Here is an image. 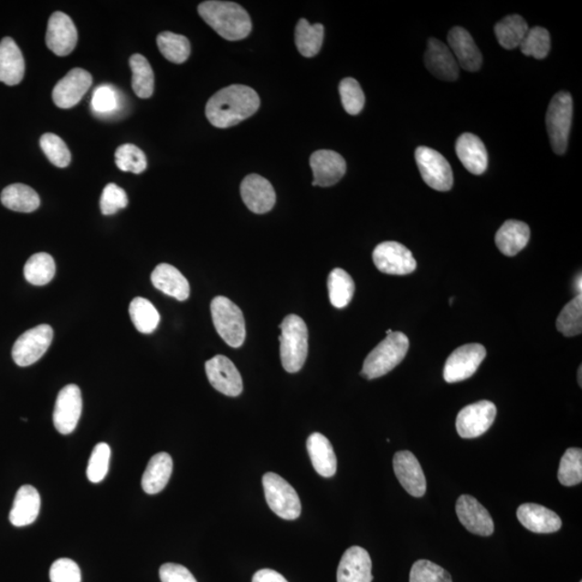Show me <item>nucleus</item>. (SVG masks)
I'll return each instance as SVG.
<instances>
[{"mask_svg": "<svg viewBox=\"0 0 582 582\" xmlns=\"http://www.w3.org/2000/svg\"><path fill=\"white\" fill-rule=\"evenodd\" d=\"M130 316L135 328L142 333H153L161 320L159 312L149 300L137 297L130 304Z\"/></svg>", "mask_w": 582, "mask_h": 582, "instance_id": "e433bc0d", "label": "nucleus"}, {"mask_svg": "<svg viewBox=\"0 0 582 582\" xmlns=\"http://www.w3.org/2000/svg\"><path fill=\"white\" fill-rule=\"evenodd\" d=\"M517 517L525 529L537 534L559 531L562 520L555 512L537 503H524L518 508Z\"/></svg>", "mask_w": 582, "mask_h": 582, "instance_id": "393cba45", "label": "nucleus"}, {"mask_svg": "<svg viewBox=\"0 0 582 582\" xmlns=\"http://www.w3.org/2000/svg\"><path fill=\"white\" fill-rule=\"evenodd\" d=\"M111 448L107 443L101 442L93 449L87 468V476L92 483L103 481L110 470Z\"/></svg>", "mask_w": 582, "mask_h": 582, "instance_id": "49530a36", "label": "nucleus"}, {"mask_svg": "<svg viewBox=\"0 0 582 582\" xmlns=\"http://www.w3.org/2000/svg\"><path fill=\"white\" fill-rule=\"evenodd\" d=\"M581 582V581H580Z\"/></svg>", "mask_w": 582, "mask_h": 582, "instance_id": "4d7b16f0", "label": "nucleus"}, {"mask_svg": "<svg viewBox=\"0 0 582 582\" xmlns=\"http://www.w3.org/2000/svg\"><path fill=\"white\" fill-rule=\"evenodd\" d=\"M312 464L318 475L332 478L337 472V456L332 443L320 433L312 434L307 441Z\"/></svg>", "mask_w": 582, "mask_h": 582, "instance_id": "c85d7f7f", "label": "nucleus"}, {"mask_svg": "<svg viewBox=\"0 0 582 582\" xmlns=\"http://www.w3.org/2000/svg\"><path fill=\"white\" fill-rule=\"evenodd\" d=\"M487 351L482 344H471L459 347L447 359L443 377L448 383L470 379L482 364Z\"/></svg>", "mask_w": 582, "mask_h": 582, "instance_id": "9b49d317", "label": "nucleus"}, {"mask_svg": "<svg viewBox=\"0 0 582 582\" xmlns=\"http://www.w3.org/2000/svg\"><path fill=\"white\" fill-rule=\"evenodd\" d=\"M372 562L368 551L354 545L344 552L339 564L338 582H372Z\"/></svg>", "mask_w": 582, "mask_h": 582, "instance_id": "5701e85b", "label": "nucleus"}, {"mask_svg": "<svg viewBox=\"0 0 582 582\" xmlns=\"http://www.w3.org/2000/svg\"><path fill=\"white\" fill-rule=\"evenodd\" d=\"M241 196L245 206L255 214H266L271 211L276 202L271 183L257 174H250L243 179Z\"/></svg>", "mask_w": 582, "mask_h": 582, "instance_id": "6ab92c4d", "label": "nucleus"}, {"mask_svg": "<svg viewBox=\"0 0 582 582\" xmlns=\"http://www.w3.org/2000/svg\"><path fill=\"white\" fill-rule=\"evenodd\" d=\"M92 86V76L82 69H74L57 83L53 89L54 104L62 110L73 108L82 100Z\"/></svg>", "mask_w": 582, "mask_h": 582, "instance_id": "2eb2a0df", "label": "nucleus"}, {"mask_svg": "<svg viewBox=\"0 0 582 582\" xmlns=\"http://www.w3.org/2000/svg\"><path fill=\"white\" fill-rule=\"evenodd\" d=\"M270 508L284 520H296L302 514V502L295 489L278 473L268 472L262 478Z\"/></svg>", "mask_w": 582, "mask_h": 582, "instance_id": "0eeeda50", "label": "nucleus"}, {"mask_svg": "<svg viewBox=\"0 0 582 582\" xmlns=\"http://www.w3.org/2000/svg\"><path fill=\"white\" fill-rule=\"evenodd\" d=\"M456 514L465 529L479 536H491L494 522L490 513L475 497L461 495L456 503Z\"/></svg>", "mask_w": 582, "mask_h": 582, "instance_id": "f3484780", "label": "nucleus"}, {"mask_svg": "<svg viewBox=\"0 0 582 582\" xmlns=\"http://www.w3.org/2000/svg\"><path fill=\"white\" fill-rule=\"evenodd\" d=\"M426 68L438 79L455 81L459 78L460 66L450 48L436 38L429 40L428 50L425 52Z\"/></svg>", "mask_w": 582, "mask_h": 582, "instance_id": "412c9836", "label": "nucleus"}, {"mask_svg": "<svg viewBox=\"0 0 582 582\" xmlns=\"http://www.w3.org/2000/svg\"><path fill=\"white\" fill-rule=\"evenodd\" d=\"M56 262L51 255L38 253L33 255L24 267V276L28 283L35 286L49 284L56 275Z\"/></svg>", "mask_w": 582, "mask_h": 582, "instance_id": "4c0bfd02", "label": "nucleus"}, {"mask_svg": "<svg viewBox=\"0 0 582 582\" xmlns=\"http://www.w3.org/2000/svg\"><path fill=\"white\" fill-rule=\"evenodd\" d=\"M323 34L325 28L323 24H310L305 19L300 20L295 34L298 51L305 58L315 57L322 49Z\"/></svg>", "mask_w": 582, "mask_h": 582, "instance_id": "72a5a7b5", "label": "nucleus"}, {"mask_svg": "<svg viewBox=\"0 0 582 582\" xmlns=\"http://www.w3.org/2000/svg\"><path fill=\"white\" fill-rule=\"evenodd\" d=\"M157 44L162 56L174 64H183L190 57L191 46L183 35L164 32L158 36Z\"/></svg>", "mask_w": 582, "mask_h": 582, "instance_id": "58836bf2", "label": "nucleus"}, {"mask_svg": "<svg viewBox=\"0 0 582 582\" xmlns=\"http://www.w3.org/2000/svg\"><path fill=\"white\" fill-rule=\"evenodd\" d=\"M450 50L461 69L477 71L482 66V54L465 28L456 26L448 34Z\"/></svg>", "mask_w": 582, "mask_h": 582, "instance_id": "4be33fe9", "label": "nucleus"}, {"mask_svg": "<svg viewBox=\"0 0 582 582\" xmlns=\"http://www.w3.org/2000/svg\"><path fill=\"white\" fill-rule=\"evenodd\" d=\"M456 154L461 164L473 175H481L488 169L489 155L487 148L478 136L464 133L456 141Z\"/></svg>", "mask_w": 582, "mask_h": 582, "instance_id": "b1692460", "label": "nucleus"}, {"mask_svg": "<svg viewBox=\"0 0 582 582\" xmlns=\"http://www.w3.org/2000/svg\"><path fill=\"white\" fill-rule=\"evenodd\" d=\"M576 291L578 292V295H581V274H579L578 280H576Z\"/></svg>", "mask_w": 582, "mask_h": 582, "instance_id": "5fc2aeb1", "label": "nucleus"}, {"mask_svg": "<svg viewBox=\"0 0 582 582\" xmlns=\"http://www.w3.org/2000/svg\"><path fill=\"white\" fill-rule=\"evenodd\" d=\"M339 91L342 105L347 113L356 116L364 110L365 94L357 80L354 78H345L340 82Z\"/></svg>", "mask_w": 582, "mask_h": 582, "instance_id": "a18cd8bd", "label": "nucleus"}, {"mask_svg": "<svg viewBox=\"0 0 582 582\" xmlns=\"http://www.w3.org/2000/svg\"><path fill=\"white\" fill-rule=\"evenodd\" d=\"M116 164L123 172L141 174L147 169V158L143 150L132 143H125L116 150Z\"/></svg>", "mask_w": 582, "mask_h": 582, "instance_id": "37998d69", "label": "nucleus"}, {"mask_svg": "<svg viewBox=\"0 0 582 582\" xmlns=\"http://www.w3.org/2000/svg\"><path fill=\"white\" fill-rule=\"evenodd\" d=\"M51 582H81V572L78 564L70 559H58L50 568Z\"/></svg>", "mask_w": 582, "mask_h": 582, "instance_id": "8fccbe9b", "label": "nucleus"}, {"mask_svg": "<svg viewBox=\"0 0 582 582\" xmlns=\"http://www.w3.org/2000/svg\"><path fill=\"white\" fill-rule=\"evenodd\" d=\"M530 227L519 220H507L497 231L495 243L501 253L508 257L518 255L530 241Z\"/></svg>", "mask_w": 582, "mask_h": 582, "instance_id": "c756f323", "label": "nucleus"}, {"mask_svg": "<svg viewBox=\"0 0 582 582\" xmlns=\"http://www.w3.org/2000/svg\"><path fill=\"white\" fill-rule=\"evenodd\" d=\"M40 147L53 165L61 169L69 165L71 154L61 137L46 133L40 138Z\"/></svg>", "mask_w": 582, "mask_h": 582, "instance_id": "c03bdc74", "label": "nucleus"}, {"mask_svg": "<svg viewBox=\"0 0 582 582\" xmlns=\"http://www.w3.org/2000/svg\"><path fill=\"white\" fill-rule=\"evenodd\" d=\"M82 412L80 388L69 384L58 393L54 407L53 423L59 434L69 435L76 429Z\"/></svg>", "mask_w": 582, "mask_h": 582, "instance_id": "ddd939ff", "label": "nucleus"}, {"mask_svg": "<svg viewBox=\"0 0 582 582\" xmlns=\"http://www.w3.org/2000/svg\"><path fill=\"white\" fill-rule=\"evenodd\" d=\"M497 414L496 406L481 400L461 409L456 418V430L464 439H473L487 433L493 425Z\"/></svg>", "mask_w": 582, "mask_h": 582, "instance_id": "9d476101", "label": "nucleus"}, {"mask_svg": "<svg viewBox=\"0 0 582 582\" xmlns=\"http://www.w3.org/2000/svg\"><path fill=\"white\" fill-rule=\"evenodd\" d=\"M572 119V95L564 91L556 93L550 101L545 116L550 145L556 154H564L567 150Z\"/></svg>", "mask_w": 582, "mask_h": 582, "instance_id": "39448f33", "label": "nucleus"}, {"mask_svg": "<svg viewBox=\"0 0 582 582\" xmlns=\"http://www.w3.org/2000/svg\"><path fill=\"white\" fill-rule=\"evenodd\" d=\"M0 200L5 207L19 213H32L40 206L37 192L23 184H14L5 187Z\"/></svg>", "mask_w": 582, "mask_h": 582, "instance_id": "2f4dec72", "label": "nucleus"}, {"mask_svg": "<svg viewBox=\"0 0 582 582\" xmlns=\"http://www.w3.org/2000/svg\"><path fill=\"white\" fill-rule=\"evenodd\" d=\"M153 284L165 295L185 302L190 296V285L179 270L167 263H161L152 274Z\"/></svg>", "mask_w": 582, "mask_h": 582, "instance_id": "cd10ccee", "label": "nucleus"}, {"mask_svg": "<svg viewBox=\"0 0 582 582\" xmlns=\"http://www.w3.org/2000/svg\"><path fill=\"white\" fill-rule=\"evenodd\" d=\"M396 477L403 488L414 497H422L426 493V479L419 461L410 451L395 454L393 460Z\"/></svg>", "mask_w": 582, "mask_h": 582, "instance_id": "aec40b11", "label": "nucleus"}, {"mask_svg": "<svg viewBox=\"0 0 582 582\" xmlns=\"http://www.w3.org/2000/svg\"><path fill=\"white\" fill-rule=\"evenodd\" d=\"M260 99L254 89L232 85L208 100L206 113L214 127L228 129L253 116L259 110Z\"/></svg>", "mask_w": 582, "mask_h": 582, "instance_id": "f257e3e1", "label": "nucleus"}, {"mask_svg": "<svg viewBox=\"0 0 582 582\" xmlns=\"http://www.w3.org/2000/svg\"><path fill=\"white\" fill-rule=\"evenodd\" d=\"M53 340V329L49 325H39L27 330L16 341L12 358L20 367H27L43 357Z\"/></svg>", "mask_w": 582, "mask_h": 582, "instance_id": "1a4fd4ad", "label": "nucleus"}, {"mask_svg": "<svg viewBox=\"0 0 582 582\" xmlns=\"http://www.w3.org/2000/svg\"><path fill=\"white\" fill-rule=\"evenodd\" d=\"M377 270L389 275H407L416 271L417 260L411 251L398 242H384L372 254Z\"/></svg>", "mask_w": 582, "mask_h": 582, "instance_id": "f8f14e48", "label": "nucleus"}, {"mask_svg": "<svg viewBox=\"0 0 582 582\" xmlns=\"http://www.w3.org/2000/svg\"><path fill=\"white\" fill-rule=\"evenodd\" d=\"M119 105V98L116 90L110 86H101L95 90L92 98V108L99 113H110L115 111Z\"/></svg>", "mask_w": 582, "mask_h": 582, "instance_id": "3c124183", "label": "nucleus"}, {"mask_svg": "<svg viewBox=\"0 0 582 582\" xmlns=\"http://www.w3.org/2000/svg\"><path fill=\"white\" fill-rule=\"evenodd\" d=\"M310 164L314 175L312 185L320 187H332L340 182L346 173L344 158L333 150H317L311 155Z\"/></svg>", "mask_w": 582, "mask_h": 582, "instance_id": "a211bd4d", "label": "nucleus"}, {"mask_svg": "<svg viewBox=\"0 0 582 582\" xmlns=\"http://www.w3.org/2000/svg\"><path fill=\"white\" fill-rule=\"evenodd\" d=\"M253 582H288L283 575L273 571V569H260L253 577Z\"/></svg>", "mask_w": 582, "mask_h": 582, "instance_id": "864d4df0", "label": "nucleus"}, {"mask_svg": "<svg viewBox=\"0 0 582 582\" xmlns=\"http://www.w3.org/2000/svg\"><path fill=\"white\" fill-rule=\"evenodd\" d=\"M330 302L337 309H344L352 302L355 284L351 275L342 269H334L328 278Z\"/></svg>", "mask_w": 582, "mask_h": 582, "instance_id": "c9c22d12", "label": "nucleus"}, {"mask_svg": "<svg viewBox=\"0 0 582 582\" xmlns=\"http://www.w3.org/2000/svg\"><path fill=\"white\" fill-rule=\"evenodd\" d=\"M581 372H582V369H581V367H580V368H579V386H581V384H582V380H581Z\"/></svg>", "mask_w": 582, "mask_h": 582, "instance_id": "6e6d98bb", "label": "nucleus"}, {"mask_svg": "<svg viewBox=\"0 0 582 582\" xmlns=\"http://www.w3.org/2000/svg\"><path fill=\"white\" fill-rule=\"evenodd\" d=\"M173 472V460L170 454L162 452L150 459L142 478L143 490L154 495L164 491L169 483Z\"/></svg>", "mask_w": 582, "mask_h": 582, "instance_id": "7c9ffc66", "label": "nucleus"}, {"mask_svg": "<svg viewBox=\"0 0 582 582\" xmlns=\"http://www.w3.org/2000/svg\"><path fill=\"white\" fill-rule=\"evenodd\" d=\"M550 47V35L547 29L536 26L529 29L519 48L526 57L544 59L547 58Z\"/></svg>", "mask_w": 582, "mask_h": 582, "instance_id": "79ce46f5", "label": "nucleus"}, {"mask_svg": "<svg viewBox=\"0 0 582 582\" xmlns=\"http://www.w3.org/2000/svg\"><path fill=\"white\" fill-rule=\"evenodd\" d=\"M280 328L281 365L290 374H296L302 369L308 357V327L302 317L291 314L285 317Z\"/></svg>", "mask_w": 582, "mask_h": 582, "instance_id": "7ed1b4c3", "label": "nucleus"}, {"mask_svg": "<svg viewBox=\"0 0 582 582\" xmlns=\"http://www.w3.org/2000/svg\"><path fill=\"white\" fill-rule=\"evenodd\" d=\"M78 41L77 28L73 20L63 12H54L48 23L46 44L58 57L69 56Z\"/></svg>", "mask_w": 582, "mask_h": 582, "instance_id": "dca6fc26", "label": "nucleus"}, {"mask_svg": "<svg viewBox=\"0 0 582 582\" xmlns=\"http://www.w3.org/2000/svg\"><path fill=\"white\" fill-rule=\"evenodd\" d=\"M26 62L16 41L5 37L0 41V82L16 86L23 80Z\"/></svg>", "mask_w": 582, "mask_h": 582, "instance_id": "a878e982", "label": "nucleus"}, {"mask_svg": "<svg viewBox=\"0 0 582 582\" xmlns=\"http://www.w3.org/2000/svg\"><path fill=\"white\" fill-rule=\"evenodd\" d=\"M162 582H197L188 568L175 563H166L160 567Z\"/></svg>", "mask_w": 582, "mask_h": 582, "instance_id": "603ef678", "label": "nucleus"}, {"mask_svg": "<svg viewBox=\"0 0 582 582\" xmlns=\"http://www.w3.org/2000/svg\"><path fill=\"white\" fill-rule=\"evenodd\" d=\"M197 11L202 19L226 40H242L253 28L249 12L236 3L209 0L200 4Z\"/></svg>", "mask_w": 582, "mask_h": 582, "instance_id": "f03ea898", "label": "nucleus"}, {"mask_svg": "<svg viewBox=\"0 0 582 582\" xmlns=\"http://www.w3.org/2000/svg\"><path fill=\"white\" fill-rule=\"evenodd\" d=\"M407 350H409V339L400 332L392 333L380 342L365 358L362 376L368 380L377 379L391 372L403 362Z\"/></svg>", "mask_w": 582, "mask_h": 582, "instance_id": "20e7f679", "label": "nucleus"}, {"mask_svg": "<svg viewBox=\"0 0 582 582\" xmlns=\"http://www.w3.org/2000/svg\"><path fill=\"white\" fill-rule=\"evenodd\" d=\"M213 323L218 334L228 345L238 349L246 338L243 312L226 297H216L211 303Z\"/></svg>", "mask_w": 582, "mask_h": 582, "instance_id": "423d86ee", "label": "nucleus"}, {"mask_svg": "<svg viewBox=\"0 0 582 582\" xmlns=\"http://www.w3.org/2000/svg\"><path fill=\"white\" fill-rule=\"evenodd\" d=\"M41 500L38 491L32 485H23L17 491L12 506L9 520L16 527L34 524L40 513Z\"/></svg>", "mask_w": 582, "mask_h": 582, "instance_id": "bb28decb", "label": "nucleus"}, {"mask_svg": "<svg viewBox=\"0 0 582 582\" xmlns=\"http://www.w3.org/2000/svg\"><path fill=\"white\" fill-rule=\"evenodd\" d=\"M526 21L518 15L508 16L495 26V35L503 49L513 50L520 47L529 32Z\"/></svg>", "mask_w": 582, "mask_h": 582, "instance_id": "473e14b6", "label": "nucleus"}, {"mask_svg": "<svg viewBox=\"0 0 582 582\" xmlns=\"http://www.w3.org/2000/svg\"><path fill=\"white\" fill-rule=\"evenodd\" d=\"M410 582H453L445 568L429 560H418L413 564Z\"/></svg>", "mask_w": 582, "mask_h": 582, "instance_id": "de8ad7c7", "label": "nucleus"}, {"mask_svg": "<svg viewBox=\"0 0 582 582\" xmlns=\"http://www.w3.org/2000/svg\"><path fill=\"white\" fill-rule=\"evenodd\" d=\"M128 196L116 184H108L101 197V211L103 215H113L128 206Z\"/></svg>", "mask_w": 582, "mask_h": 582, "instance_id": "09e8293b", "label": "nucleus"}, {"mask_svg": "<svg viewBox=\"0 0 582 582\" xmlns=\"http://www.w3.org/2000/svg\"><path fill=\"white\" fill-rule=\"evenodd\" d=\"M206 371L208 381L216 391L230 397H238L242 394V376L229 358L217 355L207 360Z\"/></svg>", "mask_w": 582, "mask_h": 582, "instance_id": "4468645a", "label": "nucleus"}, {"mask_svg": "<svg viewBox=\"0 0 582 582\" xmlns=\"http://www.w3.org/2000/svg\"><path fill=\"white\" fill-rule=\"evenodd\" d=\"M556 328L566 337H575L582 332V295L576 296L562 310Z\"/></svg>", "mask_w": 582, "mask_h": 582, "instance_id": "ea45409f", "label": "nucleus"}, {"mask_svg": "<svg viewBox=\"0 0 582 582\" xmlns=\"http://www.w3.org/2000/svg\"><path fill=\"white\" fill-rule=\"evenodd\" d=\"M416 160L424 182L431 189L437 191L452 189L454 178L451 165L440 153L421 146L416 150Z\"/></svg>", "mask_w": 582, "mask_h": 582, "instance_id": "6e6552de", "label": "nucleus"}, {"mask_svg": "<svg viewBox=\"0 0 582 582\" xmlns=\"http://www.w3.org/2000/svg\"><path fill=\"white\" fill-rule=\"evenodd\" d=\"M132 69V88L141 99L152 98L154 90V75L152 65L142 54H134L130 58Z\"/></svg>", "mask_w": 582, "mask_h": 582, "instance_id": "f704fd0d", "label": "nucleus"}, {"mask_svg": "<svg viewBox=\"0 0 582 582\" xmlns=\"http://www.w3.org/2000/svg\"><path fill=\"white\" fill-rule=\"evenodd\" d=\"M557 478L566 487H574L582 481V450L569 448L561 460Z\"/></svg>", "mask_w": 582, "mask_h": 582, "instance_id": "a19ab883", "label": "nucleus"}]
</instances>
